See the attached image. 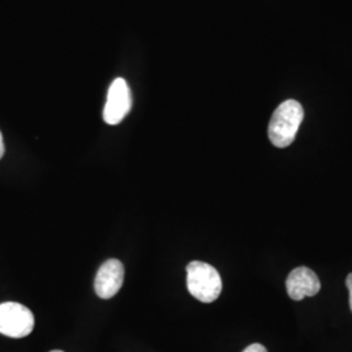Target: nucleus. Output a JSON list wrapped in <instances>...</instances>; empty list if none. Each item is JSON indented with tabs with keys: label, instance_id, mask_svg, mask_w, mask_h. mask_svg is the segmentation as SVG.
<instances>
[{
	"label": "nucleus",
	"instance_id": "f257e3e1",
	"mask_svg": "<svg viewBox=\"0 0 352 352\" xmlns=\"http://www.w3.org/2000/svg\"><path fill=\"white\" fill-rule=\"evenodd\" d=\"M304 118L302 104L295 100L280 103L272 116L267 135L277 148H287L296 138Z\"/></svg>",
	"mask_w": 352,
	"mask_h": 352
},
{
	"label": "nucleus",
	"instance_id": "f03ea898",
	"mask_svg": "<svg viewBox=\"0 0 352 352\" xmlns=\"http://www.w3.org/2000/svg\"><path fill=\"white\" fill-rule=\"evenodd\" d=\"M189 294L202 302H213L222 291V279L217 269L202 261H192L187 266Z\"/></svg>",
	"mask_w": 352,
	"mask_h": 352
},
{
	"label": "nucleus",
	"instance_id": "7ed1b4c3",
	"mask_svg": "<svg viewBox=\"0 0 352 352\" xmlns=\"http://www.w3.org/2000/svg\"><path fill=\"white\" fill-rule=\"evenodd\" d=\"M34 329V316L20 302L0 304V334L10 338H24Z\"/></svg>",
	"mask_w": 352,
	"mask_h": 352
},
{
	"label": "nucleus",
	"instance_id": "20e7f679",
	"mask_svg": "<svg viewBox=\"0 0 352 352\" xmlns=\"http://www.w3.org/2000/svg\"><path fill=\"white\" fill-rule=\"evenodd\" d=\"M132 107L131 90L124 78H115L109 88L107 101L103 109V120L110 124H119Z\"/></svg>",
	"mask_w": 352,
	"mask_h": 352
},
{
	"label": "nucleus",
	"instance_id": "39448f33",
	"mask_svg": "<svg viewBox=\"0 0 352 352\" xmlns=\"http://www.w3.org/2000/svg\"><path fill=\"white\" fill-rule=\"evenodd\" d=\"M124 266L119 260H107L102 265L94 280L96 294L101 299L113 298L123 286Z\"/></svg>",
	"mask_w": 352,
	"mask_h": 352
},
{
	"label": "nucleus",
	"instance_id": "423d86ee",
	"mask_svg": "<svg viewBox=\"0 0 352 352\" xmlns=\"http://www.w3.org/2000/svg\"><path fill=\"white\" fill-rule=\"evenodd\" d=\"M286 287L289 298L299 302L305 296H316L321 289V282L314 270L300 266L289 273Z\"/></svg>",
	"mask_w": 352,
	"mask_h": 352
},
{
	"label": "nucleus",
	"instance_id": "0eeeda50",
	"mask_svg": "<svg viewBox=\"0 0 352 352\" xmlns=\"http://www.w3.org/2000/svg\"><path fill=\"white\" fill-rule=\"evenodd\" d=\"M243 352H267L263 344L260 343H253L251 346H248Z\"/></svg>",
	"mask_w": 352,
	"mask_h": 352
},
{
	"label": "nucleus",
	"instance_id": "6e6552de",
	"mask_svg": "<svg viewBox=\"0 0 352 352\" xmlns=\"http://www.w3.org/2000/svg\"><path fill=\"white\" fill-rule=\"evenodd\" d=\"M346 286H347V289L350 291V308H351L352 312V273H350V274L347 276V279H346Z\"/></svg>",
	"mask_w": 352,
	"mask_h": 352
},
{
	"label": "nucleus",
	"instance_id": "1a4fd4ad",
	"mask_svg": "<svg viewBox=\"0 0 352 352\" xmlns=\"http://www.w3.org/2000/svg\"><path fill=\"white\" fill-rule=\"evenodd\" d=\"M4 151H6V146H4V140H3V135L0 132V160L1 157L4 155Z\"/></svg>",
	"mask_w": 352,
	"mask_h": 352
},
{
	"label": "nucleus",
	"instance_id": "9d476101",
	"mask_svg": "<svg viewBox=\"0 0 352 352\" xmlns=\"http://www.w3.org/2000/svg\"><path fill=\"white\" fill-rule=\"evenodd\" d=\"M50 352H64V351H62V350H54V351H50Z\"/></svg>",
	"mask_w": 352,
	"mask_h": 352
}]
</instances>
